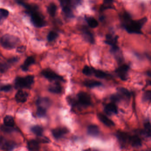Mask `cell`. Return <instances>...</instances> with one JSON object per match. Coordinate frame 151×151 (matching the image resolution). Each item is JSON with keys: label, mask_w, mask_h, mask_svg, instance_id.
I'll list each match as a JSON object with an SVG mask.
<instances>
[{"label": "cell", "mask_w": 151, "mask_h": 151, "mask_svg": "<svg viewBox=\"0 0 151 151\" xmlns=\"http://www.w3.org/2000/svg\"><path fill=\"white\" fill-rule=\"evenodd\" d=\"M4 123L5 125L10 127H14L15 125L14 118L13 117L9 115L5 117L4 119Z\"/></svg>", "instance_id": "cell-29"}, {"label": "cell", "mask_w": 151, "mask_h": 151, "mask_svg": "<svg viewBox=\"0 0 151 151\" xmlns=\"http://www.w3.org/2000/svg\"><path fill=\"white\" fill-rule=\"evenodd\" d=\"M15 145L14 141L7 140L3 137H0V147L1 149L10 151L13 150Z\"/></svg>", "instance_id": "cell-10"}, {"label": "cell", "mask_w": 151, "mask_h": 151, "mask_svg": "<svg viewBox=\"0 0 151 151\" xmlns=\"http://www.w3.org/2000/svg\"><path fill=\"white\" fill-rule=\"evenodd\" d=\"M85 20L88 25L92 28H97L99 25L97 20L91 16H86L85 17Z\"/></svg>", "instance_id": "cell-25"}, {"label": "cell", "mask_w": 151, "mask_h": 151, "mask_svg": "<svg viewBox=\"0 0 151 151\" xmlns=\"http://www.w3.org/2000/svg\"><path fill=\"white\" fill-rule=\"evenodd\" d=\"M9 13L7 10L4 9H0V20H4L8 16Z\"/></svg>", "instance_id": "cell-36"}, {"label": "cell", "mask_w": 151, "mask_h": 151, "mask_svg": "<svg viewBox=\"0 0 151 151\" xmlns=\"http://www.w3.org/2000/svg\"><path fill=\"white\" fill-rule=\"evenodd\" d=\"M32 24L37 28H42L46 25V22L43 16L37 10L30 14Z\"/></svg>", "instance_id": "cell-5"}, {"label": "cell", "mask_w": 151, "mask_h": 151, "mask_svg": "<svg viewBox=\"0 0 151 151\" xmlns=\"http://www.w3.org/2000/svg\"><path fill=\"white\" fill-rule=\"evenodd\" d=\"M144 132L147 137H151V126L149 122H147L144 125Z\"/></svg>", "instance_id": "cell-31"}, {"label": "cell", "mask_w": 151, "mask_h": 151, "mask_svg": "<svg viewBox=\"0 0 151 151\" xmlns=\"http://www.w3.org/2000/svg\"><path fill=\"white\" fill-rule=\"evenodd\" d=\"M32 131L39 137L42 136L43 132V129L40 125H35L33 126L31 129Z\"/></svg>", "instance_id": "cell-30"}, {"label": "cell", "mask_w": 151, "mask_h": 151, "mask_svg": "<svg viewBox=\"0 0 151 151\" xmlns=\"http://www.w3.org/2000/svg\"><path fill=\"white\" fill-rule=\"evenodd\" d=\"M110 98L112 101L114 103L119 102L123 98L119 93H118L117 94L113 95Z\"/></svg>", "instance_id": "cell-37"}, {"label": "cell", "mask_w": 151, "mask_h": 151, "mask_svg": "<svg viewBox=\"0 0 151 151\" xmlns=\"http://www.w3.org/2000/svg\"><path fill=\"white\" fill-rule=\"evenodd\" d=\"M82 31L85 39L90 43H94L95 40L94 36L92 33L86 27H83Z\"/></svg>", "instance_id": "cell-11"}, {"label": "cell", "mask_w": 151, "mask_h": 151, "mask_svg": "<svg viewBox=\"0 0 151 151\" xmlns=\"http://www.w3.org/2000/svg\"><path fill=\"white\" fill-rule=\"evenodd\" d=\"M17 60H18V59L17 58H12L9 60V62H10V63H14V62H16L17 61Z\"/></svg>", "instance_id": "cell-42"}, {"label": "cell", "mask_w": 151, "mask_h": 151, "mask_svg": "<svg viewBox=\"0 0 151 151\" xmlns=\"http://www.w3.org/2000/svg\"><path fill=\"white\" fill-rule=\"evenodd\" d=\"M37 104L38 107H42L46 109V108L50 106L51 101L47 98H39L37 100Z\"/></svg>", "instance_id": "cell-20"}, {"label": "cell", "mask_w": 151, "mask_h": 151, "mask_svg": "<svg viewBox=\"0 0 151 151\" xmlns=\"http://www.w3.org/2000/svg\"><path fill=\"white\" fill-rule=\"evenodd\" d=\"M98 118L99 120L103 123L105 125L110 127V126H114L115 125L114 123L111 119L107 117L105 115H103L101 113H99L98 114Z\"/></svg>", "instance_id": "cell-15"}, {"label": "cell", "mask_w": 151, "mask_h": 151, "mask_svg": "<svg viewBox=\"0 0 151 151\" xmlns=\"http://www.w3.org/2000/svg\"><path fill=\"white\" fill-rule=\"evenodd\" d=\"M62 10L67 18L71 19L74 17L73 9L81 5L83 0H59Z\"/></svg>", "instance_id": "cell-2"}, {"label": "cell", "mask_w": 151, "mask_h": 151, "mask_svg": "<svg viewBox=\"0 0 151 151\" xmlns=\"http://www.w3.org/2000/svg\"><path fill=\"white\" fill-rule=\"evenodd\" d=\"M118 36H115L111 34H108L106 36L105 43L111 46V51L114 52L120 49L117 45Z\"/></svg>", "instance_id": "cell-7"}, {"label": "cell", "mask_w": 151, "mask_h": 151, "mask_svg": "<svg viewBox=\"0 0 151 151\" xmlns=\"http://www.w3.org/2000/svg\"><path fill=\"white\" fill-rule=\"evenodd\" d=\"M12 86L10 85H6L0 87V91L2 92H7L11 90Z\"/></svg>", "instance_id": "cell-40"}, {"label": "cell", "mask_w": 151, "mask_h": 151, "mask_svg": "<svg viewBox=\"0 0 151 151\" xmlns=\"http://www.w3.org/2000/svg\"><path fill=\"white\" fill-rule=\"evenodd\" d=\"M68 132V130L66 128H57L52 131L53 136L57 139L63 137Z\"/></svg>", "instance_id": "cell-12"}, {"label": "cell", "mask_w": 151, "mask_h": 151, "mask_svg": "<svg viewBox=\"0 0 151 151\" xmlns=\"http://www.w3.org/2000/svg\"><path fill=\"white\" fill-rule=\"evenodd\" d=\"M26 48L25 46H20L17 47V52L22 53L26 51Z\"/></svg>", "instance_id": "cell-41"}, {"label": "cell", "mask_w": 151, "mask_h": 151, "mask_svg": "<svg viewBox=\"0 0 151 151\" xmlns=\"http://www.w3.org/2000/svg\"><path fill=\"white\" fill-rule=\"evenodd\" d=\"M93 151V150H91V149H87V150H86V151Z\"/></svg>", "instance_id": "cell-43"}, {"label": "cell", "mask_w": 151, "mask_h": 151, "mask_svg": "<svg viewBox=\"0 0 151 151\" xmlns=\"http://www.w3.org/2000/svg\"><path fill=\"white\" fill-rule=\"evenodd\" d=\"M151 98V92L150 90L145 92L142 96V100L144 102L150 101Z\"/></svg>", "instance_id": "cell-35"}, {"label": "cell", "mask_w": 151, "mask_h": 151, "mask_svg": "<svg viewBox=\"0 0 151 151\" xmlns=\"http://www.w3.org/2000/svg\"><path fill=\"white\" fill-rule=\"evenodd\" d=\"M117 90H118V93L122 96L123 98L124 97L128 100H129L131 94L128 89L124 88L121 87L119 88Z\"/></svg>", "instance_id": "cell-27"}, {"label": "cell", "mask_w": 151, "mask_h": 151, "mask_svg": "<svg viewBox=\"0 0 151 151\" xmlns=\"http://www.w3.org/2000/svg\"><path fill=\"white\" fill-rule=\"evenodd\" d=\"M129 67L127 65L121 66L116 70L115 72L118 77L123 81H126L128 77V73Z\"/></svg>", "instance_id": "cell-9"}, {"label": "cell", "mask_w": 151, "mask_h": 151, "mask_svg": "<svg viewBox=\"0 0 151 151\" xmlns=\"http://www.w3.org/2000/svg\"><path fill=\"white\" fill-rule=\"evenodd\" d=\"M120 18L122 26L130 34H142L141 29L147 21L146 17L137 21L132 20L130 14L127 12L121 14Z\"/></svg>", "instance_id": "cell-1"}, {"label": "cell", "mask_w": 151, "mask_h": 151, "mask_svg": "<svg viewBox=\"0 0 151 151\" xmlns=\"http://www.w3.org/2000/svg\"><path fill=\"white\" fill-rule=\"evenodd\" d=\"M46 109L42 107H38L37 110V115L39 117H44L46 115Z\"/></svg>", "instance_id": "cell-32"}, {"label": "cell", "mask_w": 151, "mask_h": 151, "mask_svg": "<svg viewBox=\"0 0 151 151\" xmlns=\"http://www.w3.org/2000/svg\"><path fill=\"white\" fill-rule=\"evenodd\" d=\"M1 46L5 49L11 50L16 47L20 43L18 38L13 35H4L1 38L0 40Z\"/></svg>", "instance_id": "cell-3"}, {"label": "cell", "mask_w": 151, "mask_h": 151, "mask_svg": "<svg viewBox=\"0 0 151 151\" xmlns=\"http://www.w3.org/2000/svg\"><path fill=\"white\" fill-rule=\"evenodd\" d=\"M104 111L106 114L109 115L113 114H117L118 113L117 107L114 103L106 104L104 108Z\"/></svg>", "instance_id": "cell-13"}, {"label": "cell", "mask_w": 151, "mask_h": 151, "mask_svg": "<svg viewBox=\"0 0 151 151\" xmlns=\"http://www.w3.org/2000/svg\"><path fill=\"white\" fill-rule=\"evenodd\" d=\"M19 1H20V0H19Z\"/></svg>", "instance_id": "cell-44"}, {"label": "cell", "mask_w": 151, "mask_h": 151, "mask_svg": "<svg viewBox=\"0 0 151 151\" xmlns=\"http://www.w3.org/2000/svg\"><path fill=\"white\" fill-rule=\"evenodd\" d=\"M114 0H103V5L101 7V11H103L106 9H113Z\"/></svg>", "instance_id": "cell-26"}, {"label": "cell", "mask_w": 151, "mask_h": 151, "mask_svg": "<svg viewBox=\"0 0 151 151\" xmlns=\"http://www.w3.org/2000/svg\"><path fill=\"white\" fill-rule=\"evenodd\" d=\"M58 37V34L55 31H51L47 35V39L49 42H52L55 40Z\"/></svg>", "instance_id": "cell-33"}, {"label": "cell", "mask_w": 151, "mask_h": 151, "mask_svg": "<svg viewBox=\"0 0 151 151\" xmlns=\"http://www.w3.org/2000/svg\"><path fill=\"white\" fill-rule=\"evenodd\" d=\"M28 147L30 151H38L40 149L39 142L35 140L28 141Z\"/></svg>", "instance_id": "cell-19"}, {"label": "cell", "mask_w": 151, "mask_h": 151, "mask_svg": "<svg viewBox=\"0 0 151 151\" xmlns=\"http://www.w3.org/2000/svg\"><path fill=\"white\" fill-rule=\"evenodd\" d=\"M129 142L130 143L132 147H139L141 145L142 141L141 139L137 135H133L130 136Z\"/></svg>", "instance_id": "cell-17"}, {"label": "cell", "mask_w": 151, "mask_h": 151, "mask_svg": "<svg viewBox=\"0 0 151 151\" xmlns=\"http://www.w3.org/2000/svg\"><path fill=\"white\" fill-rule=\"evenodd\" d=\"M93 74H94L96 78L100 79L106 78L109 76V74L104 71L94 68H93Z\"/></svg>", "instance_id": "cell-22"}, {"label": "cell", "mask_w": 151, "mask_h": 151, "mask_svg": "<svg viewBox=\"0 0 151 151\" xmlns=\"http://www.w3.org/2000/svg\"><path fill=\"white\" fill-rule=\"evenodd\" d=\"M83 84L86 87L89 88H94L102 85L101 82L95 80H86L84 81Z\"/></svg>", "instance_id": "cell-21"}, {"label": "cell", "mask_w": 151, "mask_h": 151, "mask_svg": "<svg viewBox=\"0 0 151 151\" xmlns=\"http://www.w3.org/2000/svg\"><path fill=\"white\" fill-rule=\"evenodd\" d=\"M42 74L46 78L50 80L63 81L64 79L62 77L57 74L50 69H45L42 72Z\"/></svg>", "instance_id": "cell-8"}, {"label": "cell", "mask_w": 151, "mask_h": 151, "mask_svg": "<svg viewBox=\"0 0 151 151\" xmlns=\"http://www.w3.org/2000/svg\"><path fill=\"white\" fill-rule=\"evenodd\" d=\"M1 130L6 132H12L14 130V129L13 128V127L6 126L5 125L1 126Z\"/></svg>", "instance_id": "cell-38"}, {"label": "cell", "mask_w": 151, "mask_h": 151, "mask_svg": "<svg viewBox=\"0 0 151 151\" xmlns=\"http://www.w3.org/2000/svg\"><path fill=\"white\" fill-rule=\"evenodd\" d=\"M35 62V59L32 57H29L25 60L23 65L22 66V69L23 71H27L29 70V67L31 65L34 64Z\"/></svg>", "instance_id": "cell-23"}, {"label": "cell", "mask_w": 151, "mask_h": 151, "mask_svg": "<svg viewBox=\"0 0 151 151\" xmlns=\"http://www.w3.org/2000/svg\"><path fill=\"white\" fill-rule=\"evenodd\" d=\"M83 73L87 76H90L93 74V68L87 66H85L83 69Z\"/></svg>", "instance_id": "cell-34"}, {"label": "cell", "mask_w": 151, "mask_h": 151, "mask_svg": "<svg viewBox=\"0 0 151 151\" xmlns=\"http://www.w3.org/2000/svg\"><path fill=\"white\" fill-rule=\"evenodd\" d=\"M57 8L56 5L53 3H51L47 7V10L49 14L51 16H54L57 12Z\"/></svg>", "instance_id": "cell-28"}, {"label": "cell", "mask_w": 151, "mask_h": 151, "mask_svg": "<svg viewBox=\"0 0 151 151\" xmlns=\"http://www.w3.org/2000/svg\"><path fill=\"white\" fill-rule=\"evenodd\" d=\"M8 66L5 63H0V73H5L7 70Z\"/></svg>", "instance_id": "cell-39"}, {"label": "cell", "mask_w": 151, "mask_h": 151, "mask_svg": "<svg viewBox=\"0 0 151 151\" xmlns=\"http://www.w3.org/2000/svg\"><path fill=\"white\" fill-rule=\"evenodd\" d=\"M77 100L78 103L82 107H87L91 105V96L85 92H79L77 94Z\"/></svg>", "instance_id": "cell-6"}, {"label": "cell", "mask_w": 151, "mask_h": 151, "mask_svg": "<svg viewBox=\"0 0 151 151\" xmlns=\"http://www.w3.org/2000/svg\"><path fill=\"white\" fill-rule=\"evenodd\" d=\"M49 92L53 93L60 94L62 92V88L58 83H55L50 86L48 88Z\"/></svg>", "instance_id": "cell-24"}, {"label": "cell", "mask_w": 151, "mask_h": 151, "mask_svg": "<svg viewBox=\"0 0 151 151\" xmlns=\"http://www.w3.org/2000/svg\"><path fill=\"white\" fill-rule=\"evenodd\" d=\"M28 93L22 90H19L15 95V99L18 103H24L28 99Z\"/></svg>", "instance_id": "cell-16"}, {"label": "cell", "mask_w": 151, "mask_h": 151, "mask_svg": "<svg viewBox=\"0 0 151 151\" xmlns=\"http://www.w3.org/2000/svg\"><path fill=\"white\" fill-rule=\"evenodd\" d=\"M87 132L91 136L96 137L99 134V129L97 125H89L87 128Z\"/></svg>", "instance_id": "cell-18"}, {"label": "cell", "mask_w": 151, "mask_h": 151, "mask_svg": "<svg viewBox=\"0 0 151 151\" xmlns=\"http://www.w3.org/2000/svg\"><path fill=\"white\" fill-rule=\"evenodd\" d=\"M34 82L33 76L29 75L24 78L18 77L15 80V86L17 89L29 88Z\"/></svg>", "instance_id": "cell-4"}, {"label": "cell", "mask_w": 151, "mask_h": 151, "mask_svg": "<svg viewBox=\"0 0 151 151\" xmlns=\"http://www.w3.org/2000/svg\"><path fill=\"white\" fill-rule=\"evenodd\" d=\"M117 137L120 143L122 145H124L127 142H129L130 136L128 135L126 132H124L118 131L116 133Z\"/></svg>", "instance_id": "cell-14"}]
</instances>
